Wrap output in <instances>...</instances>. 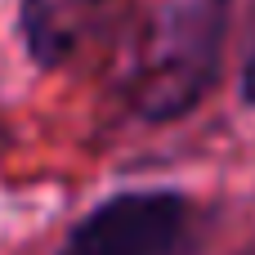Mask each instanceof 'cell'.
<instances>
[{
	"label": "cell",
	"mask_w": 255,
	"mask_h": 255,
	"mask_svg": "<svg viewBox=\"0 0 255 255\" xmlns=\"http://www.w3.org/2000/svg\"><path fill=\"white\" fill-rule=\"evenodd\" d=\"M224 22V0H166L148 18L126 81L139 117L175 121L211 90L220 72Z\"/></svg>",
	"instance_id": "1"
},
{
	"label": "cell",
	"mask_w": 255,
	"mask_h": 255,
	"mask_svg": "<svg viewBox=\"0 0 255 255\" xmlns=\"http://www.w3.org/2000/svg\"><path fill=\"white\" fill-rule=\"evenodd\" d=\"M188 238V202L179 193H121L90 211L58 255H175Z\"/></svg>",
	"instance_id": "2"
},
{
	"label": "cell",
	"mask_w": 255,
	"mask_h": 255,
	"mask_svg": "<svg viewBox=\"0 0 255 255\" xmlns=\"http://www.w3.org/2000/svg\"><path fill=\"white\" fill-rule=\"evenodd\" d=\"M242 255H255V247H251V251H242Z\"/></svg>",
	"instance_id": "5"
},
{
	"label": "cell",
	"mask_w": 255,
	"mask_h": 255,
	"mask_svg": "<svg viewBox=\"0 0 255 255\" xmlns=\"http://www.w3.org/2000/svg\"><path fill=\"white\" fill-rule=\"evenodd\" d=\"M112 0H27L22 4V40L27 54L45 67L76 58L103 27Z\"/></svg>",
	"instance_id": "3"
},
{
	"label": "cell",
	"mask_w": 255,
	"mask_h": 255,
	"mask_svg": "<svg viewBox=\"0 0 255 255\" xmlns=\"http://www.w3.org/2000/svg\"><path fill=\"white\" fill-rule=\"evenodd\" d=\"M242 94H247V103H255V45L247 54V67H242Z\"/></svg>",
	"instance_id": "4"
}]
</instances>
